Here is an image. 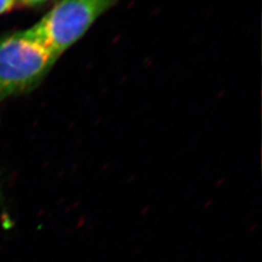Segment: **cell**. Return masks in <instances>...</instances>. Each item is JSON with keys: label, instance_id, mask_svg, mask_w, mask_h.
I'll return each mask as SVG.
<instances>
[{"label": "cell", "instance_id": "cell-1", "mask_svg": "<svg viewBox=\"0 0 262 262\" xmlns=\"http://www.w3.org/2000/svg\"><path fill=\"white\" fill-rule=\"evenodd\" d=\"M118 0H57L28 36L58 57L77 43Z\"/></svg>", "mask_w": 262, "mask_h": 262}, {"label": "cell", "instance_id": "cell-2", "mask_svg": "<svg viewBox=\"0 0 262 262\" xmlns=\"http://www.w3.org/2000/svg\"><path fill=\"white\" fill-rule=\"evenodd\" d=\"M56 60L25 30L0 38V103L35 89Z\"/></svg>", "mask_w": 262, "mask_h": 262}, {"label": "cell", "instance_id": "cell-3", "mask_svg": "<svg viewBox=\"0 0 262 262\" xmlns=\"http://www.w3.org/2000/svg\"><path fill=\"white\" fill-rule=\"evenodd\" d=\"M17 0H0V15L5 14L13 9Z\"/></svg>", "mask_w": 262, "mask_h": 262}, {"label": "cell", "instance_id": "cell-4", "mask_svg": "<svg viewBox=\"0 0 262 262\" xmlns=\"http://www.w3.org/2000/svg\"><path fill=\"white\" fill-rule=\"evenodd\" d=\"M20 2L23 5L28 6V7H34V6H39L46 2L47 0H17Z\"/></svg>", "mask_w": 262, "mask_h": 262}]
</instances>
